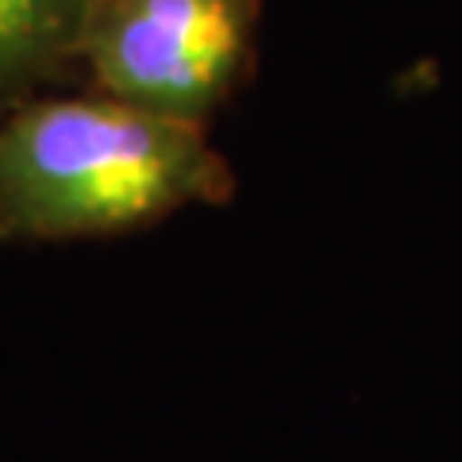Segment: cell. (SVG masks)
Here are the masks:
<instances>
[{"instance_id": "cell-1", "label": "cell", "mask_w": 462, "mask_h": 462, "mask_svg": "<svg viewBox=\"0 0 462 462\" xmlns=\"http://www.w3.org/2000/svg\"><path fill=\"white\" fill-rule=\"evenodd\" d=\"M236 189L208 127L93 89L42 93L0 120V247L116 239L224 208Z\"/></svg>"}, {"instance_id": "cell-2", "label": "cell", "mask_w": 462, "mask_h": 462, "mask_svg": "<svg viewBox=\"0 0 462 462\" xmlns=\"http://www.w3.org/2000/svg\"><path fill=\"white\" fill-rule=\"evenodd\" d=\"M266 0H93L81 74L93 93L200 124L254 74Z\"/></svg>"}, {"instance_id": "cell-3", "label": "cell", "mask_w": 462, "mask_h": 462, "mask_svg": "<svg viewBox=\"0 0 462 462\" xmlns=\"http://www.w3.org/2000/svg\"><path fill=\"white\" fill-rule=\"evenodd\" d=\"M93 0H0V120L81 74Z\"/></svg>"}]
</instances>
